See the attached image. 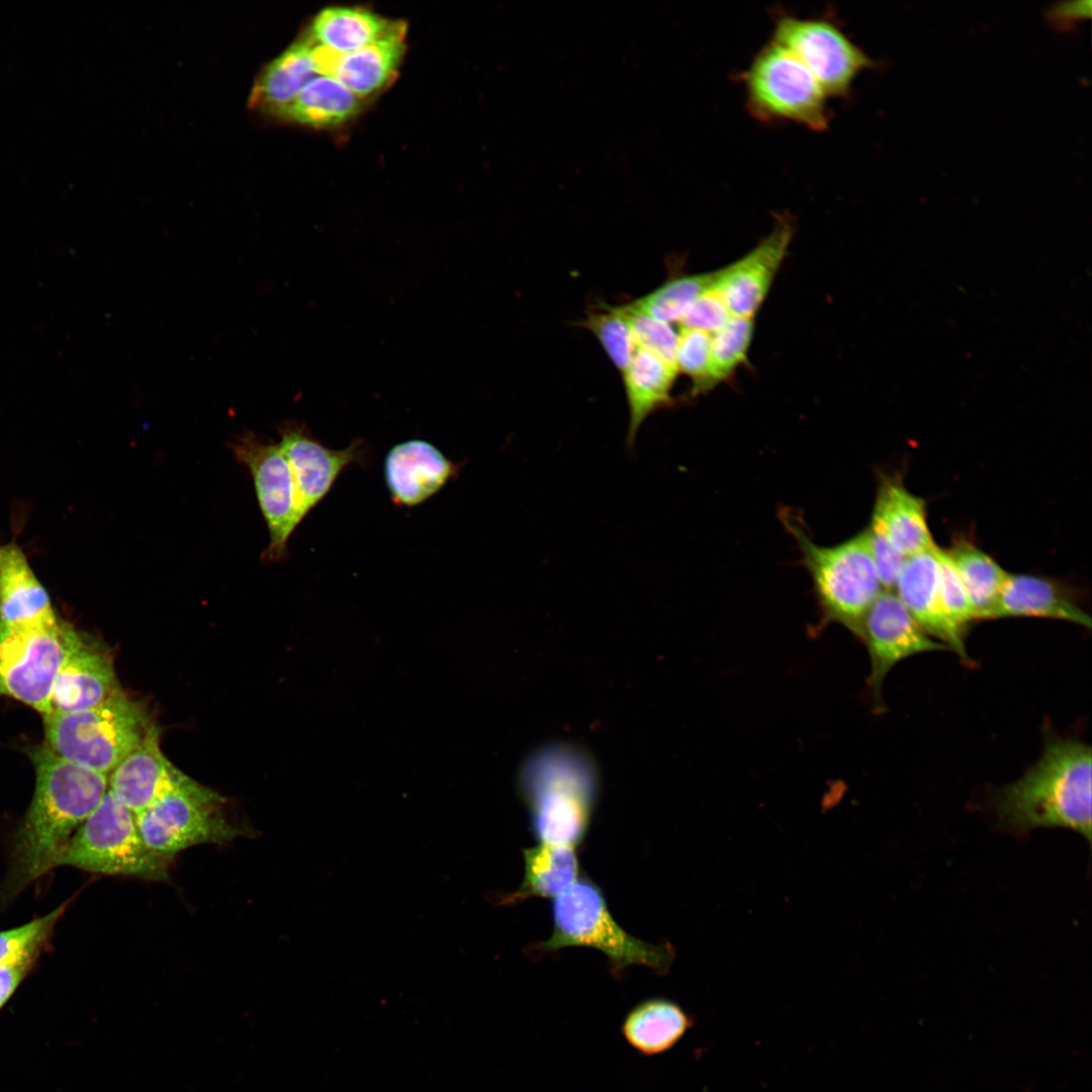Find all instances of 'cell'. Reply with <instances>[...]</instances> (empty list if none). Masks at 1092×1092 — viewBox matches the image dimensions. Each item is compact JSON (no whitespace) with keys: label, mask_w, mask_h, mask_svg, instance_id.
Wrapping results in <instances>:
<instances>
[{"label":"cell","mask_w":1092,"mask_h":1092,"mask_svg":"<svg viewBox=\"0 0 1092 1092\" xmlns=\"http://www.w3.org/2000/svg\"><path fill=\"white\" fill-rule=\"evenodd\" d=\"M553 931L542 949L588 946L604 952L615 973L640 965L657 973L667 971L669 945L650 944L627 933L612 917L601 890L592 882L577 880L552 904Z\"/></svg>","instance_id":"8992f818"},{"label":"cell","mask_w":1092,"mask_h":1092,"mask_svg":"<svg viewBox=\"0 0 1092 1092\" xmlns=\"http://www.w3.org/2000/svg\"><path fill=\"white\" fill-rule=\"evenodd\" d=\"M1091 0L1064 1L1053 5L1045 13L1049 23L1057 30H1069L1078 21L1090 17Z\"/></svg>","instance_id":"f35d334b"},{"label":"cell","mask_w":1092,"mask_h":1092,"mask_svg":"<svg viewBox=\"0 0 1092 1092\" xmlns=\"http://www.w3.org/2000/svg\"><path fill=\"white\" fill-rule=\"evenodd\" d=\"M397 25L366 9L332 7L315 16L310 32L316 44L346 54L380 39Z\"/></svg>","instance_id":"83f0119b"},{"label":"cell","mask_w":1092,"mask_h":1092,"mask_svg":"<svg viewBox=\"0 0 1092 1092\" xmlns=\"http://www.w3.org/2000/svg\"><path fill=\"white\" fill-rule=\"evenodd\" d=\"M771 41L802 63L831 97L847 95L858 73L874 66L837 24L823 17L778 15Z\"/></svg>","instance_id":"8fae6325"},{"label":"cell","mask_w":1092,"mask_h":1092,"mask_svg":"<svg viewBox=\"0 0 1092 1092\" xmlns=\"http://www.w3.org/2000/svg\"><path fill=\"white\" fill-rule=\"evenodd\" d=\"M692 1025V1017L678 1004L650 998L628 1012L621 1032L632 1049L652 1057L671 1050Z\"/></svg>","instance_id":"d4e9b609"},{"label":"cell","mask_w":1092,"mask_h":1092,"mask_svg":"<svg viewBox=\"0 0 1092 1092\" xmlns=\"http://www.w3.org/2000/svg\"><path fill=\"white\" fill-rule=\"evenodd\" d=\"M966 588L975 621L989 620L1009 572L970 542L946 550Z\"/></svg>","instance_id":"f546056e"},{"label":"cell","mask_w":1092,"mask_h":1092,"mask_svg":"<svg viewBox=\"0 0 1092 1092\" xmlns=\"http://www.w3.org/2000/svg\"><path fill=\"white\" fill-rule=\"evenodd\" d=\"M224 800L188 778L175 790L134 815L147 846L172 859L178 852L204 843H224L244 834L221 812Z\"/></svg>","instance_id":"9c48e42d"},{"label":"cell","mask_w":1092,"mask_h":1092,"mask_svg":"<svg viewBox=\"0 0 1092 1092\" xmlns=\"http://www.w3.org/2000/svg\"><path fill=\"white\" fill-rule=\"evenodd\" d=\"M579 326L589 331L622 374L637 349L624 305L605 304L590 311Z\"/></svg>","instance_id":"1f68e13d"},{"label":"cell","mask_w":1092,"mask_h":1092,"mask_svg":"<svg viewBox=\"0 0 1092 1092\" xmlns=\"http://www.w3.org/2000/svg\"><path fill=\"white\" fill-rule=\"evenodd\" d=\"M746 104L761 121H792L824 130L830 121L827 95L790 52L770 41L742 74Z\"/></svg>","instance_id":"ba28073f"},{"label":"cell","mask_w":1092,"mask_h":1092,"mask_svg":"<svg viewBox=\"0 0 1092 1092\" xmlns=\"http://www.w3.org/2000/svg\"><path fill=\"white\" fill-rule=\"evenodd\" d=\"M314 42H296L274 59L257 82L253 100L279 114L309 83L320 75L314 55Z\"/></svg>","instance_id":"4316f807"},{"label":"cell","mask_w":1092,"mask_h":1092,"mask_svg":"<svg viewBox=\"0 0 1092 1092\" xmlns=\"http://www.w3.org/2000/svg\"><path fill=\"white\" fill-rule=\"evenodd\" d=\"M279 435L278 445L292 473L302 520L327 496L348 466L363 465L368 460L367 445L362 440L355 439L343 449H331L299 422H285Z\"/></svg>","instance_id":"5bb4252c"},{"label":"cell","mask_w":1092,"mask_h":1092,"mask_svg":"<svg viewBox=\"0 0 1092 1092\" xmlns=\"http://www.w3.org/2000/svg\"><path fill=\"white\" fill-rule=\"evenodd\" d=\"M360 108V97L335 78L318 75L279 114L301 124L328 127L350 119Z\"/></svg>","instance_id":"f1b7e54d"},{"label":"cell","mask_w":1092,"mask_h":1092,"mask_svg":"<svg viewBox=\"0 0 1092 1092\" xmlns=\"http://www.w3.org/2000/svg\"><path fill=\"white\" fill-rule=\"evenodd\" d=\"M940 596L943 609L958 631L966 637L974 613L963 581L946 550L937 546Z\"/></svg>","instance_id":"d590c367"},{"label":"cell","mask_w":1092,"mask_h":1092,"mask_svg":"<svg viewBox=\"0 0 1092 1092\" xmlns=\"http://www.w3.org/2000/svg\"><path fill=\"white\" fill-rule=\"evenodd\" d=\"M0 618L9 627L22 631L50 630L60 625L47 589L13 542L0 545Z\"/></svg>","instance_id":"ffe728a7"},{"label":"cell","mask_w":1092,"mask_h":1092,"mask_svg":"<svg viewBox=\"0 0 1092 1092\" xmlns=\"http://www.w3.org/2000/svg\"><path fill=\"white\" fill-rule=\"evenodd\" d=\"M171 859L144 842L134 814L108 790L100 804L73 835L61 864L85 871L167 880Z\"/></svg>","instance_id":"52a82bcc"},{"label":"cell","mask_w":1092,"mask_h":1092,"mask_svg":"<svg viewBox=\"0 0 1092 1092\" xmlns=\"http://www.w3.org/2000/svg\"><path fill=\"white\" fill-rule=\"evenodd\" d=\"M936 548L906 558L894 593L925 633L970 663L965 636L951 624L942 606Z\"/></svg>","instance_id":"e0dca14e"},{"label":"cell","mask_w":1092,"mask_h":1092,"mask_svg":"<svg viewBox=\"0 0 1092 1092\" xmlns=\"http://www.w3.org/2000/svg\"><path fill=\"white\" fill-rule=\"evenodd\" d=\"M119 692L111 657L82 638L54 679L48 714L91 709Z\"/></svg>","instance_id":"d6986e66"},{"label":"cell","mask_w":1092,"mask_h":1092,"mask_svg":"<svg viewBox=\"0 0 1092 1092\" xmlns=\"http://www.w3.org/2000/svg\"><path fill=\"white\" fill-rule=\"evenodd\" d=\"M717 271L672 276L629 304L661 322H679L690 305L713 288Z\"/></svg>","instance_id":"4dcf8cb0"},{"label":"cell","mask_w":1092,"mask_h":1092,"mask_svg":"<svg viewBox=\"0 0 1092 1092\" xmlns=\"http://www.w3.org/2000/svg\"><path fill=\"white\" fill-rule=\"evenodd\" d=\"M34 962L0 967V1009L11 997Z\"/></svg>","instance_id":"ab89813d"},{"label":"cell","mask_w":1092,"mask_h":1092,"mask_svg":"<svg viewBox=\"0 0 1092 1092\" xmlns=\"http://www.w3.org/2000/svg\"><path fill=\"white\" fill-rule=\"evenodd\" d=\"M812 578L823 621L856 637L861 621L884 590L867 529L833 546L815 544L792 520L787 522Z\"/></svg>","instance_id":"5b68a950"},{"label":"cell","mask_w":1092,"mask_h":1092,"mask_svg":"<svg viewBox=\"0 0 1092 1092\" xmlns=\"http://www.w3.org/2000/svg\"><path fill=\"white\" fill-rule=\"evenodd\" d=\"M460 463L450 460L434 444L410 439L393 445L383 462L385 484L397 507L419 506L457 477Z\"/></svg>","instance_id":"2e32d148"},{"label":"cell","mask_w":1092,"mask_h":1092,"mask_svg":"<svg viewBox=\"0 0 1092 1092\" xmlns=\"http://www.w3.org/2000/svg\"><path fill=\"white\" fill-rule=\"evenodd\" d=\"M992 807L1014 833L1064 827L1091 841V747L1076 738L1045 735L1040 758L1017 781L997 790Z\"/></svg>","instance_id":"7a4b0ae2"},{"label":"cell","mask_w":1092,"mask_h":1092,"mask_svg":"<svg viewBox=\"0 0 1092 1092\" xmlns=\"http://www.w3.org/2000/svg\"><path fill=\"white\" fill-rule=\"evenodd\" d=\"M47 747L76 765L110 776L155 726L122 692L83 711L43 716Z\"/></svg>","instance_id":"277c9868"},{"label":"cell","mask_w":1092,"mask_h":1092,"mask_svg":"<svg viewBox=\"0 0 1092 1092\" xmlns=\"http://www.w3.org/2000/svg\"><path fill=\"white\" fill-rule=\"evenodd\" d=\"M31 759L35 790L14 841L12 890L61 866L76 830L108 791V776L71 763L46 745L33 749Z\"/></svg>","instance_id":"6da1fadb"},{"label":"cell","mask_w":1092,"mask_h":1092,"mask_svg":"<svg viewBox=\"0 0 1092 1092\" xmlns=\"http://www.w3.org/2000/svg\"><path fill=\"white\" fill-rule=\"evenodd\" d=\"M524 879L507 898L517 903L531 897L556 898L578 880V859L574 846L539 844L523 850Z\"/></svg>","instance_id":"484cf974"},{"label":"cell","mask_w":1092,"mask_h":1092,"mask_svg":"<svg viewBox=\"0 0 1092 1092\" xmlns=\"http://www.w3.org/2000/svg\"><path fill=\"white\" fill-rule=\"evenodd\" d=\"M752 317L732 315L711 335V372L715 386L744 363L753 337Z\"/></svg>","instance_id":"d6a6232c"},{"label":"cell","mask_w":1092,"mask_h":1092,"mask_svg":"<svg viewBox=\"0 0 1092 1092\" xmlns=\"http://www.w3.org/2000/svg\"><path fill=\"white\" fill-rule=\"evenodd\" d=\"M520 788L540 842L575 846L583 839L598 790L585 752L565 743L542 747L524 763Z\"/></svg>","instance_id":"3957f363"},{"label":"cell","mask_w":1092,"mask_h":1092,"mask_svg":"<svg viewBox=\"0 0 1092 1092\" xmlns=\"http://www.w3.org/2000/svg\"><path fill=\"white\" fill-rule=\"evenodd\" d=\"M793 218L778 215L770 233L744 257L717 270L714 289L732 315L753 317L765 299L794 234Z\"/></svg>","instance_id":"9a60e30c"},{"label":"cell","mask_w":1092,"mask_h":1092,"mask_svg":"<svg viewBox=\"0 0 1092 1092\" xmlns=\"http://www.w3.org/2000/svg\"><path fill=\"white\" fill-rule=\"evenodd\" d=\"M63 911L61 906L26 924L0 931V967L34 962Z\"/></svg>","instance_id":"836d02e7"},{"label":"cell","mask_w":1092,"mask_h":1092,"mask_svg":"<svg viewBox=\"0 0 1092 1092\" xmlns=\"http://www.w3.org/2000/svg\"><path fill=\"white\" fill-rule=\"evenodd\" d=\"M159 735L154 726L109 776L108 790L134 815L189 778L165 757Z\"/></svg>","instance_id":"ac0fdd59"},{"label":"cell","mask_w":1092,"mask_h":1092,"mask_svg":"<svg viewBox=\"0 0 1092 1092\" xmlns=\"http://www.w3.org/2000/svg\"><path fill=\"white\" fill-rule=\"evenodd\" d=\"M732 316L721 296L713 288L699 296L679 320L680 329L709 335L722 328Z\"/></svg>","instance_id":"74e56055"},{"label":"cell","mask_w":1092,"mask_h":1092,"mask_svg":"<svg viewBox=\"0 0 1092 1092\" xmlns=\"http://www.w3.org/2000/svg\"><path fill=\"white\" fill-rule=\"evenodd\" d=\"M81 639L64 623L50 630L22 631L9 627L0 618V696L11 697L47 715L54 679Z\"/></svg>","instance_id":"30bf717a"},{"label":"cell","mask_w":1092,"mask_h":1092,"mask_svg":"<svg viewBox=\"0 0 1092 1092\" xmlns=\"http://www.w3.org/2000/svg\"><path fill=\"white\" fill-rule=\"evenodd\" d=\"M238 461L250 470L266 521L270 541L263 552L266 562H277L287 555V542L302 522L289 464L278 444L247 431L231 444Z\"/></svg>","instance_id":"7c38bea8"},{"label":"cell","mask_w":1092,"mask_h":1092,"mask_svg":"<svg viewBox=\"0 0 1092 1092\" xmlns=\"http://www.w3.org/2000/svg\"><path fill=\"white\" fill-rule=\"evenodd\" d=\"M1006 617L1049 618L1091 627L1090 616L1057 582L1030 574L1008 573L990 619Z\"/></svg>","instance_id":"7402d4cb"},{"label":"cell","mask_w":1092,"mask_h":1092,"mask_svg":"<svg viewBox=\"0 0 1092 1092\" xmlns=\"http://www.w3.org/2000/svg\"><path fill=\"white\" fill-rule=\"evenodd\" d=\"M868 529L884 536L905 557L936 545L924 499L909 491L898 475L881 476Z\"/></svg>","instance_id":"44dd1931"},{"label":"cell","mask_w":1092,"mask_h":1092,"mask_svg":"<svg viewBox=\"0 0 1092 1092\" xmlns=\"http://www.w3.org/2000/svg\"><path fill=\"white\" fill-rule=\"evenodd\" d=\"M674 365L677 373L690 378L694 395L712 389L715 384L711 372V335L680 329Z\"/></svg>","instance_id":"e575fe53"},{"label":"cell","mask_w":1092,"mask_h":1092,"mask_svg":"<svg viewBox=\"0 0 1092 1092\" xmlns=\"http://www.w3.org/2000/svg\"><path fill=\"white\" fill-rule=\"evenodd\" d=\"M857 638L867 647L871 671L868 687L881 708L882 687L888 672L901 660L927 651L949 650L925 633L896 594L883 590L864 615Z\"/></svg>","instance_id":"4fadbf2b"},{"label":"cell","mask_w":1092,"mask_h":1092,"mask_svg":"<svg viewBox=\"0 0 1092 1092\" xmlns=\"http://www.w3.org/2000/svg\"><path fill=\"white\" fill-rule=\"evenodd\" d=\"M624 306L637 347L674 365L678 333L672 328L671 324L641 312L630 304Z\"/></svg>","instance_id":"8d00e7d4"},{"label":"cell","mask_w":1092,"mask_h":1092,"mask_svg":"<svg viewBox=\"0 0 1092 1092\" xmlns=\"http://www.w3.org/2000/svg\"><path fill=\"white\" fill-rule=\"evenodd\" d=\"M404 25L357 51L339 54L330 77L362 98L384 87L403 57Z\"/></svg>","instance_id":"cb8c5ba5"},{"label":"cell","mask_w":1092,"mask_h":1092,"mask_svg":"<svg viewBox=\"0 0 1092 1092\" xmlns=\"http://www.w3.org/2000/svg\"><path fill=\"white\" fill-rule=\"evenodd\" d=\"M675 366L637 347L622 373L629 407L627 443L632 445L643 422L654 412L672 403Z\"/></svg>","instance_id":"603a6c76"}]
</instances>
